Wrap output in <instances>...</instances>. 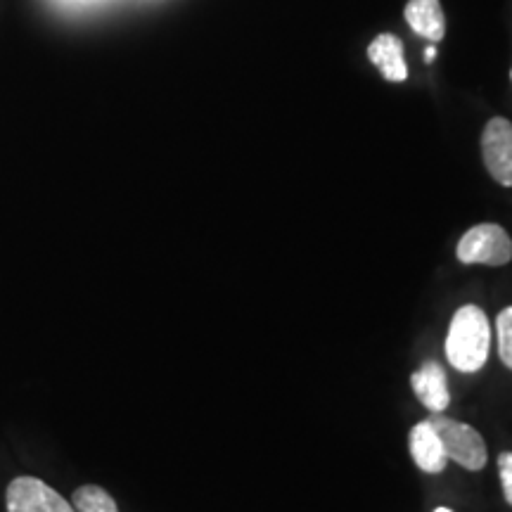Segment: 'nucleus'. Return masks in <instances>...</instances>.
Wrapping results in <instances>:
<instances>
[{
	"label": "nucleus",
	"instance_id": "f257e3e1",
	"mask_svg": "<svg viewBox=\"0 0 512 512\" xmlns=\"http://www.w3.org/2000/svg\"><path fill=\"white\" fill-rule=\"evenodd\" d=\"M491 349V325L486 313L475 304L460 306L453 313L446 335V358L460 373H477L484 368Z\"/></svg>",
	"mask_w": 512,
	"mask_h": 512
},
{
	"label": "nucleus",
	"instance_id": "f03ea898",
	"mask_svg": "<svg viewBox=\"0 0 512 512\" xmlns=\"http://www.w3.org/2000/svg\"><path fill=\"white\" fill-rule=\"evenodd\" d=\"M427 422H430L432 430L441 439V446H444L448 460H453V463H458L470 472H479L486 465L489 453H486L482 434L475 427L444 418L441 413H434L432 418H427Z\"/></svg>",
	"mask_w": 512,
	"mask_h": 512
},
{
	"label": "nucleus",
	"instance_id": "7ed1b4c3",
	"mask_svg": "<svg viewBox=\"0 0 512 512\" xmlns=\"http://www.w3.org/2000/svg\"><path fill=\"white\" fill-rule=\"evenodd\" d=\"M456 256L467 266H505L512 259V240L498 223H479L460 238Z\"/></svg>",
	"mask_w": 512,
	"mask_h": 512
},
{
	"label": "nucleus",
	"instance_id": "20e7f679",
	"mask_svg": "<svg viewBox=\"0 0 512 512\" xmlns=\"http://www.w3.org/2000/svg\"><path fill=\"white\" fill-rule=\"evenodd\" d=\"M8 512H76L53 486L38 477H15L5 489Z\"/></svg>",
	"mask_w": 512,
	"mask_h": 512
},
{
	"label": "nucleus",
	"instance_id": "39448f33",
	"mask_svg": "<svg viewBox=\"0 0 512 512\" xmlns=\"http://www.w3.org/2000/svg\"><path fill=\"white\" fill-rule=\"evenodd\" d=\"M482 159L489 176L503 188H512V121L494 117L482 131Z\"/></svg>",
	"mask_w": 512,
	"mask_h": 512
},
{
	"label": "nucleus",
	"instance_id": "423d86ee",
	"mask_svg": "<svg viewBox=\"0 0 512 512\" xmlns=\"http://www.w3.org/2000/svg\"><path fill=\"white\" fill-rule=\"evenodd\" d=\"M368 60L380 69L384 81L403 83L408 79V64L406 53H403V43L394 34H380L373 38L368 46Z\"/></svg>",
	"mask_w": 512,
	"mask_h": 512
},
{
	"label": "nucleus",
	"instance_id": "0eeeda50",
	"mask_svg": "<svg viewBox=\"0 0 512 512\" xmlns=\"http://www.w3.org/2000/svg\"><path fill=\"white\" fill-rule=\"evenodd\" d=\"M413 34L427 38L430 43H441L446 36V15L441 0H408L403 10Z\"/></svg>",
	"mask_w": 512,
	"mask_h": 512
},
{
	"label": "nucleus",
	"instance_id": "6e6552de",
	"mask_svg": "<svg viewBox=\"0 0 512 512\" xmlns=\"http://www.w3.org/2000/svg\"><path fill=\"white\" fill-rule=\"evenodd\" d=\"M413 392L422 401V406L430 408L432 413H444L448 408V401H451V394H448L446 384V373L439 363L427 361L425 366L415 370L411 375Z\"/></svg>",
	"mask_w": 512,
	"mask_h": 512
},
{
	"label": "nucleus",
	"instance_id": "1a4fd4ad",
	"mask_svg": "<svg viewBox=\"0 0 512 512\" xmlns=\"http://www.w3.org/2000/svg\"><path fill=\"white\" fill-rule=\"evenodd\" d=\"M408 439H411V456L422 472H427V475H439V472L446 470V451L444 446H441L437 432L432 430L430 422H418Z\"/></svg>",
	"mask_w": 512,
	"mask_h": 512
},
{
	"label": "nucleus",
	"instance_id": "9d476101",
	"mask_svg": "<svg viewBox=\"0 0 512 512\" xmlns=\"http://www.w3.org/2000/svg\"><path fill=\"white\" fill-rule=\"evenodd\" d=\"M76 512H119L117 501L98 484H83L72 496Z\"/></svg>",
	"mask_w": 512,
	"mask_h": 512
},
{
	"label": "nucleus",
	"instance_id": "9b49d317",
	"mask_svg": "<svg viewBox=\"0 0 512 512\" xmlns=\"http://www.w3.org/2000/svg\"><path fill=\"white\" fill-rule=\"evenodd\" d=\"M496 332H498V356H501V361L512 370V306L498 313Z\"/></svg>",
	"mask_w": 512,
	"mask_h": 512
},
{
	"label": "nucleus",
	"instance_id": "f8f14e48",
	"mask_svg": "<svg viewBox=\"0 0 512 512\" xmlns=\"http://www.w3.org/2000/svg\"><path fill=\"white\" fill-rule=\"evenodd\" d=\"M498 475H501L505 501L512 505V451H503L498 456Z\"/></svg>",
	"mask_w": 512,
	"mask_h": 512
},
{
	"label": "nucleus",
	"instance_id": "ddd939ff",
	"mask_svg": "<svg viewBox=\"0 0 512 512\" xmlns=\"http://www.w3.org/2000/svg\"><path fill=\"white\" fill-rule=\"evenodd\" d=\"M434 512H453V510H448V508H437Z\"/></svg>",
	"mask_w": 512,
	"mask_h": 512
}]
</instances>
